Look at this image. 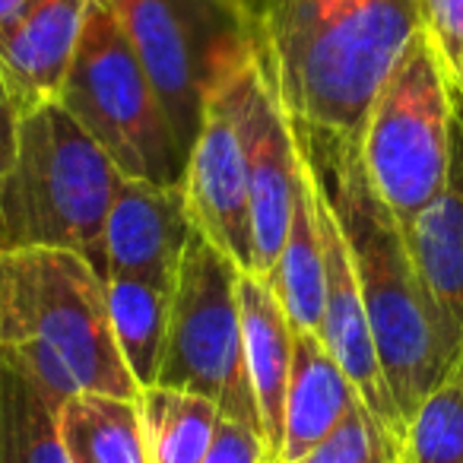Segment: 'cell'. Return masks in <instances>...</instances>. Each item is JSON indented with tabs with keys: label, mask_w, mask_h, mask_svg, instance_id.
<instances>
[{
	"label": "cell",
	"mask_w": 463,
	"mask_h": 463,
	"mask_svg": "<svg viewBox=\"0 0 463 463\" xmlns=\"http://www.w3.org/2000/svg\"><path fill=\"white\" fill-rule=\"evenodd\" d=\"M239 305H241V340H245L248 384H251L254 403H258L267 448H270V454L279 463L286 387H289L292 336H296V330H292L277 292L270 289V283L264 277L241 273Z\"/></svg>",
	"instance_id": "cell-15"
},
{
	"label": "cell",
	"mask_w": 463,
	"mask_h": 463,
	"mask_svg": "<svg viewBox=\"0 0 463 463\" xmlns=\"http://www.w3.org/2000/svg\"><path fill=\"white\" fill-rule=\"evenodd\" d=\"M124 175L61 102L26 111L0 181V251H77L102 273V229Z\"/></svg>",
	"instance_id": "cell-4"
},
{
	"label": "cell",
	"mask_w": 463,
	"mask_h": 463,
	"mask_svg": "<svg viewBox=\"0 0 463 463\" xmlns=\"http://www.w3.org/2000/svg\"><path fill=\"white\" fill-rule=\"evenodd\" d=\"M58 102L105 149L124 178L165 187L184 184V156L111 0L86 4L83 33Z\"/></svg>",
	"instance_id": "cell-5"
},
{
	"label": "cell",
	"mask_w": 463,
	"mask_h": 463,
	"mask_svg": "<svg viewBox=\"0 0 463 463\" xmlns=\"http://www.w3.org/2000/svg\"><path fill=\"white\" fill-rule=\"evenodd\" d=\"M258 39L241 52L206 92L203 124L187 153L184 200L197 232L229 254L241 273H251V200H248V156L241 130V92L254 64Z\"/></svg>",
	"instance_id": "cell-9"
},
{
	"label": "cell",
	"mask_w": 463,
	"mask_h": 463,
	"mask_svg": "<svg viewBox=\"0 0 463 463\" xmlns=\"http://www.w3.org/2000/svg\"><path fill=\"white\" fill-rule=\"evenodd\" d=\"M241 130L251 200V273L267 279L286 245L292 200L302 178V153L270 71L260 58V35L241 92Z\"/></svg>",
	"instance_id": "cell-10"
},
{
	"label": "cell",
	"mask_w": 463,
	"mask_h": 463,
	"mask_svg": "<svg viewBox=\"0 0 463 463\" xmlns=\"http://www.w3.org/2000/svg\"><path fill=\"white\" fill-rule=\"evenodd\" d=\"M251 7L286 115L355 140L422 29L419 0H251Z\"/></svg>",
	"instance_id": "cell-2"
},
{
	"label": "cell",
	"mask_w": 463,
	"mask_h": 463,
	"mask_svg": "<svg viewBox=\"0 0 463 463\" xmlns=\"http://www.w3.org/2000/svg\"><path fill=\"white\" fill-rule=\"evenodd\" d=\"M277 292L292 330L321 334L324 317V245L317 229V197L311 184L308 165L302 159V178L292 200V219L286 232V245L273 273L267 277Z\"/></svg>",
	"instance_id": "cell-16"
},
{
	"label": "cell",
	"mask_w": 463,
	"mask_h": 463,
	"mask_svg": "<svg viewBox=\"0 0 463 463\" xmlns=\"http://www.w3.org/2000/svg\"><path fill=\"white\" fill-rule=\"evenodd\" d=\"M292 134L315 191L343 232L387 387L403 422H410L416 406L454 368L444 324L416 273L403 225L368 181L359 140L305 121H292Z\"/></svg>",
	"instance_id": "cell-1"
},
{
	"label": "cell",
	"mask_w": 463,
	"mask_h": 463,
	"mask_svg": "<svg viewBox=\"0 0 463 463\" xmlns=\"http://www.w3.org/2000/svg\"><path fill=\"white\" fill-rule=\"evenodd\" d=\"M454 96H457V109H460V115H463V96L457 90H454Z\"/></svg>",
	"instance_id": "cell-27"
},
{
	"label": "cell",
	"mask_w": 463,
	"mask_h": 463,
	"mask_svg": "<svg viewBox=\"0 0 463 463\" xmlns=\"http://www.w3.org/2000/svg\"><path fill=\"white\" fill-rule=\"evenodd\" d=\"M153 83L181 156L203 124L206 92L258 39L251 0H111Z\"/></svg>",
	"instance_id": "cell-7"
},
{
	"label": "cell",
	"mask_w": 463,
	"mask_h": 463,
	"mask_svg": "<svg viewBox=\"0 0 463 463\" xmlns=\"http://www.w3.org/2000/svg\"><path fill=\"white\" fill-rule=\"evenodd\" d=\"M239 279L241 267L194 229L175 277L165 353L156 384L200 393L213 400L225 419L245 422L264 435L245 372Z\"/></svg>",
	"instance_id": "cell-8"
},
{
	"label": "cell",
	"mask_w": 463,
	"mask_h": 463,
	"mask_svg": "<svg viewBox=\"0 0 463 463\" xmlns=\"http://www.w3.org/2000/svg\"><path fill=\"white\" fill-rule=\"evenodd\" d=\"M58 410L26 365L0 349V463H73Z\"/></svg>",
	"instance_id": "cell-17"
},
{
	"label": "cell",
	"mask_w": 463,
	"mask_h": 463,
	"mask_svg": "<svg viewBox=\"0 0 463 463\" xmlns=\"http://www.w3.org/2000/svg\"><path fill=\"white\" fill-rule=\"evenodd\" d=\"M0 349L58 403L73 393L140 397L111 334L105 277L77 251H0Z\"/></svg>",
	"instance_id": "cell-3"
},
{
	"label": "cell",
	"mask_w": 463,
	"mask_h": 463,
	"mask_svg": "<svg viewBox=\"0 0 463 463\" xmlns=\"http://www.w3.org/2000/svg\"><path fill=\"white\" fill-rule=\"evenodd\" d=\"M403 239L448 334L454 355L450 374L463 378V115L457 109V96L448 184L416 219L403 225Z\"/></svg>",
	"instance_id": "cell-12"
},
{
	"label": "cell",
	"mask_w": 463,
	"mask_h": 463,
	"mask_svg": "<svg viewBox=\"0 0 463 463\" xmlns=\"http://www.w3.org/2000/svg\"><path fill=\"white\" fill-rule=\"evenodd\" d=\"M194 222L184 184L124 178L102 229V277H153L175 283Z\"/></svg>",
	"instance_id": "cell-11"
},
{
	"label": "cell",
	"mask_w": 463,
	"mask_h": 463,
	"mask_svg": "<svg viewBox=\"0 0 463 463\" xmlns=\"http://www.w3.org/2000/svg\"><path fill=\"white\" fill-rule=\"evenodd\" d=\"M454 86L429 33L419 29L384 80L359 137L362 165L378 197L406 225L448 184Z\"/></svg>",
	"instance_id": "cell-6"
},
{
	"label": "cell",
	"mask_w": 463,
	"mask_h": 463,
	"mask_svg": "<svg viewBox=\"0 0 463 463\" xmlns=\"http://www.w3.org/2000/svg\"><path fill=\"white\" fill-rule=\"evenodd\" d=\"M296 463H403V444L359 400L353 412Z\"/></svg>",
	"instance_id": "cell-22"
},
{
	"label": "cell",
	"mask_w": 463,
	"mask_h": 463,
	"mask_svg": "<svg viewBox=\"0 0 463 463\" xmlns=\"http://www.w3.org/2000/svg\"><path fill=\"white\" fill-rule=\"evenodd\" d=\"M403 463H463V378L448 374L410 416Z\"/></svg>",
	"instance_id": "cell-21"
},
{
	"label": "cell",
	"mask_w": 463,
	"mask_h": 463,
	"mask_svg": "<svg viewBox=\"0 0 463 463\" xmlns=\"http://www.w3.org/2000/svg\"><path fill=\"white\" fill-rule=\"evenodd\" d=\"M419 14L450 86L463 96V0H419Z\"/></svg>",
	"instance_id": "cell-23"
},
{
	"label": "cell",
	"mask_w": 463,
	"mask_h": 463,
	"mask_svg": "<svg viewBox=\"0 0 463 463\" xmlns=\"http://www.w3.org/2000/svg\"><path fill=\"white\" fill-rule=\"evenodd\" d=\"M16 128H20V111L10 102V92L4 86V77H0V181L10 172L16 156Z\"/></svg>",
	"instance_id": "cell-25"
},
{
	"label": "cell",
	"mask_w": 463,
	"mask_h": 463,
	"mask_svg": "<svg viewBox=\"0 0 463 463\" xmlns=\"http://www.w3.org/2000/svg\"><path fill=\"white\" fill-rule=\"evenodd\" d=\"M175 283L153 277H105L111 334L140 391L156 384L165 353Z\"/></svg>",
	"instance_id": "cell-18"
},
{
	"label": "cell",
	"mask_w": 463,
	"mask_h": 463,
	"mask_svg": "<svg viewBox=\"0 0 463 463\" xmlns=\"http://www.w3.org/2000/svg\"><path fill=\"white\" fill-rule=\"evenodd\" d=\"M86 4L90 0H35L0 39V77L20 118L61 99L83 33Z\"/></svg>",
	"instance_id": "cell-13"
},
{
	"label": "cell",
	"mask_w": 463,
	"mask_h": 463,
	"mask_svg": "<svg viewBox=\"0 0 463 463\" xmlns=\"http://www.w3.org/2000/svg\"><path fill=\"white\" fill-rule=\"evenodd\" d=\"M359 391L340 368L321 334L296 330L292 368L283 410V444L279 463H296L324 441L359 403Z\"/></svg>",
	"instance_id": "cell-14"
},
{
	"label": "cell",
	"mask_w": 463,
	"mask_h": 463,
	"mask_svg": "<svg viewBox=\"0 0 463 463\" xmlns=\"http://www.w3.org/2000/svg\"><path fill=\"white\" fill-rule=\"evenodd\" d=\"M73 463H149L140 403L115 393H73L58 410Z\"/></svg>",
	"instance_id": "cell-19"
},
{
	"label": "cell",
	"mask_w": 463,
	"mask_h": 463,
	"mask_svg": "<svg viewBox=\"0 0 463 463\" xmlns=\"http://www.w3.org/2000/svg\"><path fill=\"white\" fill-rule=\"evenodd\" d=\"M203 463H277V457L270 454L258 429L222 416Z\"/></svg>",
	"instance_id": "cell-24"
},
{
	"label": "cell",
	"mask_w": 463,
	"mask_h": 463,
	"mask_svg": "<svg viewBox=\"0 0 463 463\" xmlns=\"http://www.w3.org/2000/svg\"><path fill=\"white\" fill-rule=\"evenodd\" d=\"M137 403H140L149 463H203L222 419L213 400L153 384L140 391Z\"/></svg>",
	"instance_id": "cell-20"
},
{
	"label": "cell",
	"mask_w": 463,
	"mask_h": 463,
	"mask_svg": "<svg viewBox=\"0 0 463 463\" xmlns=\"http://www.w3.org/2000/svg\"><path fill=\"white\" fill-rule=\"evenodd\" d=\"M35 0H0V39L33 10Z\"/></svg>",
	"instance_id": "cell-26"
}]
</instances>
